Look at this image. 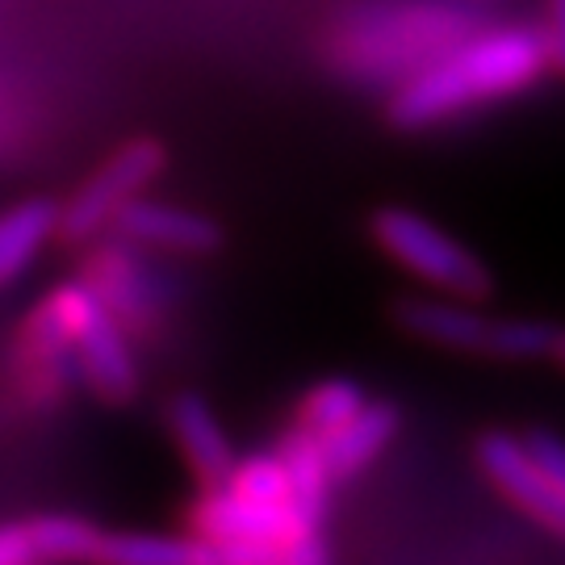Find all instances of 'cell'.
Segmentation results:
<instances>
[{"instance_id": "cell-10", "label": "cell", "mask_w": 565, "mask_h": 565, "mask_svg": "<svg viewBox=\"0 0 565 565\" xmlns=\"http://www.w3.org/2000/svg\"><path fill=\"white\" fill-rule=\"evenodd\" d=\"M168 427H172V440L181 448V457L189 461V469L198 473L202 486H223L235 469V448L226 440L218 415L210 411L205 398L198 394H181L172 411H168Z\"/></svg>"}, {"instance_id": "cell-6", "label": "cell", "mask_w": 565, "mask_h": 565, "mask_svg": "<svg viewBox=\"0 0 565 565\" xmlns=\"http://www.w3.org/2000/svg\"><path fill=\"white\" fill-rule=\"evenodd\" d=\"M168 151L156 139H135L118 147L109 160L72 193V202L60 205V239L93 243L105 231H114L118 214L142 198L163 177Z\"/></svg>"}, {"instance_id": "cell-2", "label": "cell", "mask_w": 565, "mask_h": 565, "mask_svg": "<svg viewBox=\"0 0 565 565\" xmlns=\"http://www.w3.org/2000/svg\"><path fill=\"white\" fill-rule=\"evenodd\" d=\"M473 30V18L461 4L415 0L394 9H373L348 21L331 39V63L356 81H411L448 46Z\"/></svg>"}, {"instance_id": "cell-11", "label": "cell", "mask_w": 565, "mask_h": 565, "mask_svg": "<svg viewBox=\"0 0 565 565\" xmlns=\"http://www.w3.org/2000/svg\"><path fill=\"white\" fill-rule=\"evenodd\" d=\"M55 235H60V205L55 202L30 198V202L4 210L0 214V289L18 281Z\"/></svg>"}, {"instance_id": "cell-7", "label": "cell", "mask_w": 565, "mask_h": 565, "mask_svg": "<svg viewBox=\"0 0 565 565\" xmlns=\"http://www.w3.org/2000/svg\"><path fill=\"white\" fill-rule=\"evenodd\" d=\"M473 457H478L486 482L494 486L507 503L524 511L541 532L565 541V494L545 473V465L536 461V452L527 448V436L482 431L473 445Z\"/></svg>"}, {"instance_id": "cell-17", "label": "cell", "mask_w": 565, "mask_h": 565, "mask_svg": "<svg viewBox=\"0 0 565 565\" xmlns=\"http://www.w3.org/2000/svg\"><path fill=\"white\" fill-rule=\"evenodd\" d=\"M364 406H369V394H364L361 385L348 382V377H327V382L306 390L298 424L310 427L315 436H331L343 424H352Z\"/></svg>"}, {"instance_id": "cell-13", "label": "cell", "mask_w": 565, "mask_h": 565, "mask_svg": "<svg viewBox=\"0 0 565 565\" xmlns=\"http://www.w3.org/2000/svg\"><path fill=\"white\" fill-rule=\"evenodd\" d=\"M93 289L102 294V302L109 306V315L126 323H147L156 310V281L142 273V264L130 252H102L93 260V273H84Z\"/></svg>"}, {"instance_id": "cell-19", "label": "cell", "mask_w": 565, "mask_h": 565, "mask_svg": "<svg viewBox=\"0 0 565 565\" xmlns=\"http://www.w3.org/2000/svg\"><path fill=\"white\" fill-rule=\"evenodd\" d=\"M527 448L536 452V461L545 465V473L565 494V440H557L553 431H527Z\"/></svg>"}, {"instance_id": "cell-18", "label": "cell", "mask_w": 565, "mask_h": 565, "mask_svg": "<svg viewBox=\"0 0 565 565\" xmlns=\"http://www.w3.org/2000/svg\"><path fill=\"white\" fill-rule=\"evenodd\" d=\"M226 486L239 490L243 499H256V503L294 507V490H289V473H285L281 452H256L247 461H235Z\"/></svg>"}, {"instance_id": "cell-15", "label": "cell", "mask_w": 565, "mask_h": 565, "mask_svg": "<svg viewBox=\"0 0 565 565\" xmlns=\"http://www.w3.org/2000/svg\"><path fill=\"white\" fill-rule=\"evenodd\" d=\"M102 562L114 565H202L218 562L214 548L198 536H151V532H126L105 536Z\"/></svg>"}, {"instance_id": "cell-12", "label": "cell", "mask_w": 565, "mask_h": 565, "mask_svg": "<svg viewBox=\"0 0 565 565\" xmlns=\"http://www.w3.org/2000/svg\"><path fill=\"white\" fill-rule=\"evenodd\" d=\"M394 431H398V411H394L390 403H373V398H369V406H364L352 424H343L340 431L323 436V452H327V465H331V478L340 482V478L361 473L364 465H373L385 448H390Z\"/></svg>"}, {"instance_id": "cell-3", "label": "cell", "mask_w": 565, "mask_h": 565, "mask_svg": "<svg viewBox=\"0 0 565 565\" xmlns=\"http://www.w3.org/2000/svg\"><path fill=\"white\" fill-rule=\"evenodd\" d=\"M193 536L214 548L218 562L243 565H319L327 545L319 524H310L298 507H273L243 499L231 486H205V499L193 511Z\"/></svg>"}, {"instance_id": "cell-4", "label": "cell", "mask_w": 565, "mask_h": 565, "mask_svg": "<svg viewBox=\"0 0 565 565\" xmlns=\"http://www.w3.org/2000/svg\"><path fill=\"white\" fill-rule=\"evenodd\" d=\"M394 319L406 335L448 352L469 356H494V361H541L557 348V327L541 319H511V315H486L473 298H403L394 306Z\"/></svg>"}, {"instance_id": "cell-8", "label": "cell", "mask_w": 565, "mask_h": 565, "mask_svg": "<svg viewBox=\"0 0 565 565\" xmlns=\"http://www.w3.org/2000/svg\"><path fill=\"white\" fill-rule=\"evenodd\" d=\"M114 231L139 247L177 252V256H202V252H214L223 243V226L214 218H205L198 210H184V205L156 202V198H135L118 214Z\"/></svg>"}, {"instance_id": "cell-9", "label": "cell", "mask_w": 565, "mask_h": 565, "mask_svg": "<svg viewBox=\"0 0 565 565\" xmlns=\"http://www.w3.org/2000/svg\"><path fill=\"white\" fill-rule=\"evenodd\" d=\"M76 373L102 394L105 403H130L139 394V361L126 340V327L105 310L76 343Z\"/></svg>"}, {"instance_id": "cell-21", "label": "cell", "mask_w": 565, "mask_h": 565, "mask_svg": "<svg viewBox=\"0 0 565 565\" xmlns=\"http://www.w3.org/2000/svg\"><path fill=\"white\" fill-rule=\"evenodd\" d=\"M34 562V548H30V532L25 524L0 527V565H21Z\"/></svg>"}, {"instance_id": "cell-1", "label": "cell", "mask_w": 565, "mask_h": 565, "mask_svg": "<svg viewBox=\"0 0 565 565\" xmlns=\"http://www.w3.org/2000/svg\"><path fill=\"white\" fill-rule=\"evenodd\" d=\"M545 72H553L548 42L532 25H499V30H469L440 60L398 84L390 102V121L403 130H424L478 105L520 97Z\"/></svg>"}, {"instance_id": "cell-5", "label": "cell", "mask_w": 565, "mask_h": 565, "mask_svg": "<svg viewBox=\"0 0 565 565\" xmlns=\"http://www.w3.org/2000/svg\"><path fill=\"white\" fill-rule=\"evenodd\" d=\"M369 231L390 260L445 298H473L478 302L494 289V277H490L482 256L469 252L461 239H452L440 223L424 218L419 210L382 205L373 214Z\"/></svg>"}, {"instance_id": "cell-20", "label": "cell", "mask_w": 565, "mask_h": 565, "mask_svg": "<svg viewBox=\"0 0 565 565\" xmlns=\"http://www.w3.org/2000/svg\"><path fill=\"white\" fill-rule=\"evenodd\" d=\"M541 34L548 42L553 72L565 76V0H545V25H541Z\"/></svg>"}, {"instance_id": "cell-22", "label": "cell", "mask_w": 565, "mask_h": 565, "mask_svg": "<svg viewBox=\"0 0 565 565\" xmlns=\"http://www.w3.org/2000/svg\"><path fill=\"white\" fill-rule=\"evenodd\" d=\"M553 361H557V364L565 369V331L557 335V348H553Z\"/></svg>"}, {"instance_id": "cell-16", "label": "cell", "mask_w": 565, "mask_h": 565, "mask_svg": "<svg viewBox=\"0 0 565 565\" xmlns=\"http://www.w3.org/2000/svg\"><path fill=\"white\" fill-rule=\"evenodd\" d=\"M25 532H30L34 562H88V557H102L105 545L102 527L76 515H42V520H30Z\"/></svg>"}, {"instance_id": "cell-14", "label": "cell", "mask_w": 565, "mask_h": 565, "mask_svg": "<svg viewBox=\"0 0 565 565\" xmlns=\"http://www.w3.org/2000/svg\"><path fill=\"white\" fill-rule=\"evenodd\" d=\"M285 461V473H289V490H294V507L302 511L310 524H323L327 511V490H331V465H327L323 452V436H315L310 427H294L285 436V445L277 448Z\"/></svg>"}]
</instances>
